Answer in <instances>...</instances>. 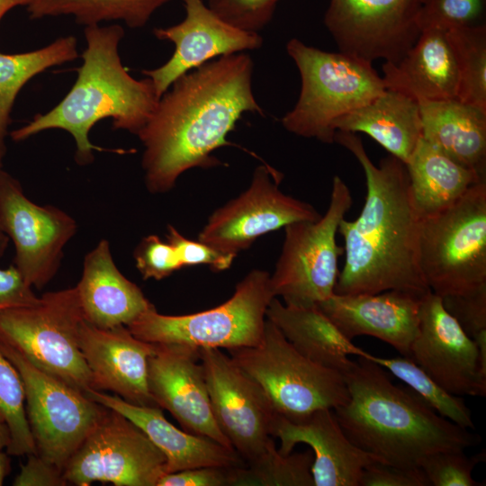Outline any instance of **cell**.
<instances>
[{"instance_id":"6da1fadb","label":"cell","mask_w":486,"mask_h":486,"mask_svg":"<svg viewBox=\"0 0 486 486\" xmlns=\"http://www.w3.org/2000/svg\"><path fill=\"white\" fill-rule=\"evenodd\" d=\"M254 63L245 52L222 56L178 77L159 98L137 136L142 168L154 194L172 189L193 167L220 165L212 157L245 112L264 114L252 87Z\"/></svg>"},{"instance_id":"7a4b0ae2","label":"cell","mask_w":486,"mask_h":486,"mask_svg":"<svg viewBox=\"0 0 486 486\" xmlns=\"http://www.w3.org/2000/svg\"><path fill=\"white\" fill-rule=\"evenodd\" d=\"M335 142L361 165L366 183L358 217L343 219L338 233L346 254L335 293H378L400 290L429 292L419 262L421 218L410 193L405 163L389 155L374 165L356 133L337 131Z\"/></svg>"},{"instance_id":"3957f363","label":"cell","mask_w":486,"mask_h":486,"mask_svg":"<svg viewBox=\"0 0 486 486\" xmlns=\"http://www.w3.org/2000/svg\"><path fill=\"white\" fill-rule=\"evenodd\" d=\"M348 400L335 416L349 440L381 462L419 468L430 454L465 450L481 437L445 418L412 390L395 385L381 365L359 357L344 374Z\"/></svg>"},{"instance_id":"277c9868","label":"cell","mask_w":486,"mask_h":486,"mask_svg":"<svg viewBox=\"0 0 486 486\" xmlns=\"http://www.w3.org/2000/svg\"><path fill=\"white\" fill-rule=\"evenodd\" d=\"M86 48L77 78L66 96L46 113L11 132L13 140H24L39 132L60 129L75 140L76 161L86 165L94 151L106 150L92 144L88 135L96 122L112 119L114 129L133 134L145 126L159 98L152 81L133 78L123 67L119 44L124 29L118 24L85 27Z\"/></svg>"},{"instance_id":"5b68a950","label":"cell","mask_w":486,"mask_h":486,"mask_svg":"<svg viewBox=\"0 0 486 486\" xmlns=\"http://www.w3.org/2000/svg\"><path fill=\"white\" fill-rule=\"evenodd\" d=\"M286 50L300 72L301 91L281 122L295 135L333 143L336 121L386 90L373 63L360 58L324 51L296 38L287 42Z\"/></svg>"},{"instance_id":"8992f818","label":"cell","mask_w":486,"mask_h":486,"mask_svg":"<svg viewBox=\"0 0 486 486\" xmlns=\"http://www.w3.org/2000/svg\"><path fill=\"white\" fill-rule=\"evenodd\" d=\"M227 351L260 386L275 413L293 423L302 422L318 410H334L349 399L341 373L302 356L268 319L257 345Z\"/></svg>"},{"instance_id":"52a82bcc","label":"cell","mask_w":486,"mask_h":486,"mask_svg":"<svg viewBox=\"0 0 486 486\" xmlns=\"http://www.w3.org/2000/svg\"><path fill=\"white\" fill-rule=\"evenodd\" d=\"M419 262L429 290L440 297L486 287V180L421 219Z\"/></svg>"},{"instance_id":"ba28073f","label":"cell","mask_w":486,"mask_h":486,"mask_svg":"<svg viewBox=\"0 0 486 486\" xmlns=\"http://www.w3.org/2000/svg\"><path fill=\"white\" fill-rule=\"evenodd\" d=\"M84 320L76 287L49 292L36 303L0 311V343L41 371L86 392L94 385L79 347Z\"/></svg>"},{"instance_id":"9c48e42d","label":"cell","mask_w":486,"mask_h":486,"mask_svg":"<svg viewBox=\"0 0 486 486\" xmlns=\"http://www.w3.org/2000/svg\"><path fill=\"white\" fill-rule=\"evenodd\" d=\"M274 298L270 274L249 272L222 304L187 315H164L154 305L127 326L138 338L153 344L231 348L257 345L263 336L266 310Z\"/></svg>"},{"instance_id":"30bf717a","label":"cell","mask_w":486,"mask_h":486,"mask_svg":"<svg viewBox=\"0 0 486 486\" xmlns=\"http://www.w3.org/2000/svg\"><path fill=\"white\" fill-rule=\"evenodd\" d=\"M352 203L348 186L336 176L326 213L317 220L284 227L282 252L270 283L274 297L281 296L285 305L316 307L335 293L338 258L344 252L336 236Z\"/></svg>"},{"instance_id":"8fae6325","label":"cell","mask_w":486,"mask_h":486,"mask_svg":"<svg viewBox=\"0 0 486 486\" xmlns=\"http://www.w3.org/2000/svg\"><path fill=\"white\" fill-rule=\"evenodd\" d=\"M0 347L22 379L37 454L63 472L107 408L41 371L12 347L1 343Z\"/></svg>"},{"instance_id":"7c38bea8","label":"cell","mask_w":486,"mask_h":486,"mask_svg":"<svg viewBox=\"0 0 486 486\" xmlns=\"http://www.w3.org/2000/svg\"><path fill=\"white\" fill-rule=\"evenodd\" d=\"M166 457L148 436L122 414L108 409L67 463L68 484L157 486Z\"/></svg>"},{"instance_id":"4fadbf2b","label":"cell","mask_w":486,"mask_h":486,"mask_svg":"<svg viewBox=\"0 0 486 486\" xmlns=\"http://www.w3.org/2000/svg\"><path fill=\"white\" fill-rule=\"evenodd\" d=\"M282 178L269 165L258 166L249 187L210 216L198 240L236 256L270 231L296 221L319 220L321 215L312 205L280 190Z\"/></svg>"},{"instance_id":"5bb4252c","label":"cell","mask_w":486,"mask_h":486,"mask_svg":"<svg viewBox=\"0 0 486 486\" xmlns=\"http://www.w3.org/2000/svg\"><path fill=\"white\" fill-rule=\"evenodd\" d=\"M76 229L62 210L28 199L18 180L0 168V231L14 242V265L29 285L41 289L53 278Z\"/></svg>"},{"instance_id":"9a60e30c","label":"cell","mask_w":486,"mask_h":486,"mask_svg":"<svg viewBox=\"0 0 486 486\" xmlns=\"http://www.w3.org/2000/svg\"><path fill=\"white\" fill-rule=\"evenodd\" d=\"M214 419L246 464L272 436L276 413L260 386L219 348L200 347Z\"/></svg>"},{"instance_id":"2e32d148","label":"cell","mask_w":486,"mask_h":486,"mask_svg":"<svg viewBox=\"0 0 486 486\" xmlns=\"http://www.w3.org/2000/svg\"><path fill=\"white\" fill-rule=\"evenodd\" d=\"M420 0H330L324 23L339 51L397 63L421 31Z\"/></svg>"},{"instance_id":"e0dca14e","label":"cell","mask_w":486,"mask_h":486,"mask_svg":"<svg viewBox=\"0 0 486 486\" xmlns=\"http://www.w3.org/2000/svg\"><path fill=\"white\" fill-rule=\"evenodd\" d=\"M418 331L410 356L429 377L457 396L486 395V371L475 341L445 309L431 291L419 306Z\"/></svg>"},{"instance_id":"ac0fdd59","label":"cell","mask_w":486,"mask_h":486,"mask_svg":"<svg viewBox=\"0 0 486 486\" xmlns=\"http://www.w3.org/2000/svg\"><path fill=\"white\" fill-rule=\"evenodd\" d=\"M185 16L177 24L156 28L154 35L175 45L171 58L162 66L142 70L160 98L181 76L215 58L259 49L258 32L237 27L214 13L203 0H182Z\"/></svg>"},{"instance_id":"d6986e66","label":"cell","mask_w":486,"mask_h":486,"mask_svg":"<svg viewBox=\"0 0 486 486\" xmlns=\"http://www.w3.org/2000/svg\"><path fill=\"white\" fill-rule=\"evenodd\" d=\"M148 386L158 407L168 410L184 431L234 449L214 419L199 347L154 344L148 361Z\"/></svg>"},{"instance_id":"ffe728a7","label":"cell","mask_w":486,"mask_h":486,"mask_svg":"<svg viewBox=\"0 0 486 486\" xmlns=\"http://www.w3.org/2000/svg\"><path fill=\"white\" fill-rule=\"evenodd\" d=\"M78 341L94 390L112 392L134 405L158 407L148 386V361L153 343L136 338L126 326L100 328L85 320Z\"/></svg>"},{"instance_id":"44dd1931","label":"cell","mask_w":486,"mask_h":486,"mask_svg":"<svg viewBox=\"0 0 486 486\" xmlns=\"http://www.w3.org/2000/svg\"><path fill=\"white\" fill-rule=\"evenodd\" d=\"M422 297L400 290L362 294L334 293L316 307L347 339L352 341L358 336H371L409 357L418 331Z\"/></svg>"},{"instance_id":"7402d4cb","label":"cell","mask_w":486,"mask_h":486,"mask_svg":"<svg viewBox=\"0 0 486 486\" xmlns=\"http://www.w3.org/2000/svg\"><path fill=\"white\" fill-rule=\"evenodd\" d=\"M272 436L280 439L278 451L283 454L292 453L299 443L311 447L314 486H359L364 467L381 462L349 440L332 409L318 410L299 423L276 415Z\"/></svg>"},{"instance_id":"603a6c76","label":"cell","mask_w":486,"mask_h":486,"mask_svg":"<svg viewBox=\"0 0 486 486\" xmlns=\"http://www.w3.org/2000/svg\"><path fill=\"white\" fill-rule=\"evenodd\" d=\"M86 393L96 402L122 414L148 436L166 457V474L202 466L246 465L234 449L210 437L178 429L165 418L161 408L134 405L118 395L96 390Z\"/></svg>"},{"instance_id":"cb8c5ba5","label":"cell","mask_w":486,"mask_h":486,"mask_svg":"<svg viewBox=\"0 0 486 486\" xmlns=\"http://www.w3.org/2000/svg\"><path fill=\"white\" fill-rule=\"evenodd\" d=\"M75 287L85 320L100 328L127 327L153 306L116 267L105 239L85 256Z\"/></svg>"},{"instance_id":"d4e9b609","label":"cell","mask_w":486,"mask_h":486,"mask_svg":"<svg viewBox=\"0 0 486 486\" xmlns=\"http://www.w3.org/2000/svg\"><path fill=\"white\" fill-rule=\"evenodd\" d=\"M382 72L386 89L416 102L457 99V67L446 30H422L400 61L383 63Z\"/></svg>"},{"instance_id":"484cf974","label":"cell","mask_w":486,"mask_h":486,"mask_svg":"<svg viewBox=\"0 0 486 486\" xmlns=\"http://www.w3.org/2000/svg\"><path fill=\"white\" fill-rule=\"evenodd\" d=\"M418 104L422 138L486 177V111L457 99Z\"/></svg>"},{"instance_id":"4316f807","label":"cell","mask_w":486,"mask_h":486,"mask_svg":"<svg viewBox=\"0 0 486 486\" xmlns=\"http://www.w3.org/2000/svg\"><path fill=\"white\" fill-rule=\"evenodd\" d=\"M266 319L302 356L342 374L354 364L349 356L364 357L367 355L347 339L317 307H291L274 297L267 307Z\"/></svg>"},{"instance_id":"83f0119b","label":"cell","mask_w":486,"mask_h":486,"mask_svg":"<svg viewBox=\"0 0 486 486\" xmlns=\"http://www.w3.org/2000/svg\"><path fill=\"white\" fill-rule=\"evenodd\" d=\"M337 131L362 132L406 163L422 138L418 102L386 89L370 103L336 121Z\"/></svg>"},{"instance_id":"f1b7e54d","label":"cell","mask_w":486,"mask_h":486,"mask_svg":"<svg viewBox=\"0 0 486 486\" xmlns=\"http://www.w3.org/2000/svg\"><path fill=\"white\" fill-rule=\"evenodd\" d=\"M405 165L412 200L421 219L446 210L473 184L486 180L423 138Z\"/></svg>"},{"instance_id":"f546056e","label":"cell","mask_w":486,"mask_h":486,"mask_svg":"<svg viewBox=\"0 0 486 486\" xmlns=\"http://www.w3.org/2000/svg\"><path fill=\"white\" fill-rule=\"evenodd\" d=\"M77 57V40L74 36L58 38L29 52H0V141L4 142L14 104L23 86L46 69Z\"/></svg>"},{"instance_id":"4dcf8cb0","label":"cell","mask_w":486,"mask_h":486,"mask_svg":"<svg viewBox=\"0 0 486 486\" xmlns=\"http://www.w3.org/2000/svg\"><path fill=\"white\" fill-rule=\"evenodd\" d=\"M169 0H32L27 5L32 19L72 16L85 26L122 21L130 28L143 27L156 10Z\"/></svg>"},{"instance_id":"1f68e13d","label":"cell","mask_w":486,"mask_h":486,"mask_svg":"<svg viewBox=\"0 0 486 486\" xmlns=\"http://www.w3.org/2000/svg\"><path fill=\"white\" fill-rule=\"evenodd\" d=\"M313 458L309 450L283 454L272 437L257 458L231 468L230 486H314Z\"/></svg>"},{"instance_id":"d6a6232c","label":"cell","mask_w":486,"mask_h":486,"mask_svg":"<svg viewBox=\"0 0 486 486\" xmlns=\"http://www.w3.org/2000/svg\"><path fill=\"white\" fill-rule=\"evenodd\" d=\"M458 72L457 100L486 111V26L446 31Z\"/></svg>"},{"instance_id":"836d02e7","label":"cell","mask_w":486,"mask_h":486,"mask_svg":"<svg viewBox=\"0 0 486 486\" xmlns=\"http://www.w3.org/2000/svg\"><path fill=\"white\" fill-rule=\"evenodd\" d=\"M364 358L389 370L440 416L461 428H474L471 410L463 397L447 392L410 358L405 356L385 358L370 353H367Z\"/></svg>"},{"instance_id":"e575fe53","label":"cell","mask_w":486,"mask_h":486,"mask_svg":"<svg viewBox=\"0 0 486 486\" xmlns=\"http://www.w3.org/2000/svg\"><path fill=\"white\" fill-rule=\"evenodd\" d=\"M0 410L5 418L11 433V443L6 448V453L15 456L37 454L26 416L22 379L1 347Z\"/></svg>"},{"instance_id":"d590c367","label":"cell","mask_w":486,"mask_h":486,"mask_svg":"<svg viewBox=\"0 0 486 486\" xmlns=\"http://www.w3.org/2000/svg\"><path fill=\"white\" fill-rule=\"evenodd\" d=\"M420 31L486 26V0H420Z\"/></svg>"},{"instance_id":"8d00e7d4","label":"cell","mask_w":486,"mask_h":486,"mask_svg":"<svg viewBox=\"0 0 486 486\" xmlns=\"http://www.w3.org/2000/svg\"><path fill=\"white\" fill-rule=\"evenodd\" d=\"M484 456L481 453L468 457L464 450L440 451L426 457L419 468L432 486H481L472 473Z\"/></svg>"},{"instance_id":"74e56055","label":"cell","mask_w":486,"mask_h":486,"mask_svg":"<svg viewBox=\"0 0 486 486\" xmlns=\"http://www.w3.org/2000/svg\"><path fill=\"white\" fill-rule=\"evenodd\" d=\"M279 0H208V6L226 22L258 32L271 21Z\"/></svg>"},{"instance_id":"f35d334b","label":"cell","mask_w":486,"mask_h":486,"mask_svg":"<svg viewBox=\"0 0 486 486\" xmlns=\"http://www.w3.org/2000/svg\"><path fill=\"white\" fill-rule=\"evenodd\" d=\"M134 257L144 280H161L183 267L176 249L157 235L143 238L135 248Z\"/></svg>"},{"instance_id":"ab89813d","label":"cell","mask_w":486,"mask_h":486,"mask_svg":"<svg viewBox=\"0 0 486 486\" xmlns=\"http://www.w3.org/2000/svg\"><path fill=\"white\" fill-rule=\"evenodd\" d=\"M441 298L445 309L470 338L486 332V287Z\"/></svg>"},{"instance_id":"60d3db41","label":"cell","mask_w":486,"mask_h":486,"mask_svg":"<svg viewBox=\"0 0 486 486\" xmlns=\"http://www.w3.org/2000/svg\"><path fill=\"white\" fill-rule=\"evenodd\" d=\"M166 239L176 249L183 267L207 265L212 270L223 271L231 266L236 257L219 252L199 240H190L171 225L167 229Z\"/></svg>"},{"instance_id":"b9f144b4","label":"cell","mask_w":486,"mask_h":486,"mask_svg":"<svg viewBox=\"0 0 486 486\" xmlns=\"http://www.w3.org/2000/svg\"><path fill=\"white\" fill-rule=\"evenodd\" d=\"M359 486H430L420 468H401L374 462L362 472Z\"/></svg>"},{"instance_id":"7bdbcfd3","label":"cell","mask_w":486,"mask_h":486,"mask_svg":"<svg viewBox=\"0 0 486 486\" xmlns=\"http://www.w3.org/2000/svg\"><path fill=\"white\" fill-rule=\"evenodd\" d=\"M7 243V238L0 240V256ZM14 265L6 269L0 268V311L8 308L36 303L40 297L32 292Z\"/></svg>"},{"instance_id":"ee69618b","label":"cell","mask_w":486,"mask_h":486,"mask_svg":"<svg viewBox=\"0 0 486 486\" xmlns=\"http://www.w3.org/2000/svg\"><path fill=\"white\" fill-rule=\"evenodd\" d=\"M231 468L202 466L166 473L157 486H230Z\"/></svg>"},{"instance_id":"f6af8a7d","label":"cell","mask_w":486,"mask_h":486,"mask_svg":"<svg viewBox=\"0 0 486 486\" xmlns=\"http://www.w3.org/2000/svg\"><path fill=\"white\" fill-rule=\"evenodd\" d=\"M14 480V486H63L68 485L63 472L37 454H29Z\"/></svg>"},{"instance_id":"bcb514c9","label":"cell","mask_w":486,"mask_h":486,"mask_svg":"<svg viewBox=\"0 0 486 486\" xmlns=\"http://www.w3.org/2000/svg\"><path fill=\"white\" fill-rule=\"evenodd\" d=\"M11 443V433L8 424L0 410V452L7 448Z\"/></svg>"},{"instance_id":"7dc6e473","label":"cell","mask_w":486,"mask_h":486,"mask_svg":"<svg viewBox=\"0 0 486 486\" xmlns=\"http://www.w3.org/2000/svg\"><path fill=\"white\" fill-rule=\"evenodd\" d=\"M32 0H0V22L4 16L13 8L28 5Z\"/></svg>"},{"instance_id":"c3c4849f","label":"cell","mask_w":486,"mask_h":486,"mask_svg":"<svg viewBox=\"0 0 486 486\" xmlns=\"http://www.w3.org/2000/svg\"><path fill=\"white\" fill-rule=\"evenodd\" d=\"M11 470V460L6 452H0V485H3L4 478Z\"/></svg>"},{"instance_id":"681fc988","label":"cell","mask_w":486,"mask_h":486,"mask_svg":"<svg viewBox=\"0 0 486 486\" xmlns=\"http://www.w3.org/2000/svg\"><path fill=\"white\" fill-rule=\"evenodd\" d=\"M4 152H5L4 142L0 141V168H1L3 158H4ZM4 238H7L5 237V235H4V234L0 231V240H1V239H4Z\"/></svg>"}]
</instances>
